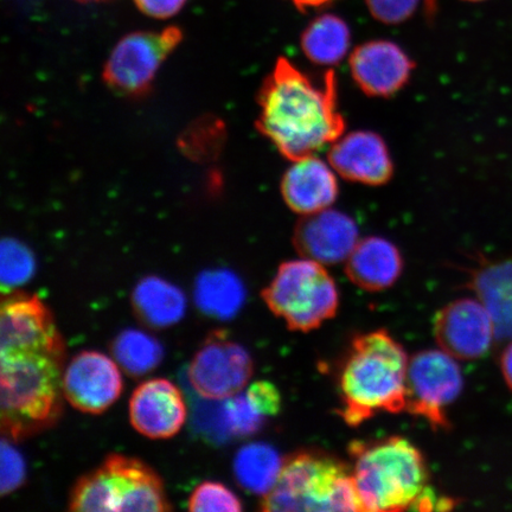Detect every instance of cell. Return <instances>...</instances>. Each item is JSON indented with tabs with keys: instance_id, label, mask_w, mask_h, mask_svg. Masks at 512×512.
I'll return each mask as SVG.
<instances>
[{
	"instance_id": "obj_1",
	"label": "cell",
	"mask_w": 512,
	"mask_h": 512,
	"mask_svg": "<svg viewBox=\"0 0 512 512\" xmlns=\"http://www.w3.org/2000/svg\"><path fill=\"white\" fill-rule=\"evenodd\" d=\"M337 95L334 70L313 79L279 59L259 94V131L292 162L315 156L343 136L345 121Z\"/></svg>"
},
{
	"instance_id": "obj_2",
	"label": "cell",
	"mask_w": 512,
	"mask_h": 512,
	"mask_svg": "<svg viewBox=\"0 0 512 512\" xmlns=\"http://www.w3.org/2000/svg\"><path fill=\"white\" fill-rule=\"evenodd\" d=\"M408 366L405 349L387 331L357 336L339 377L344 421L357 427L380 412H406Z\"/></svg>"
},
{
	"instance_id": "obj_3",
	"label": "cell",
	"mask_w": 512,
	"mask_h": 512,
	"mask_svg": "<svg viewBox=\"0 0 512 512\" xmlns=\"http://www.w3.org/2000/svg\"><path fill=\"white\" fill-rule=\"evenodd\" d=\"M354 478L362 511L438 509L428 486L427 465L419 448L401 437H390L350 447Z\"/></svg>"
},
{
	"instance_id": "obj_4",
	"label": "cell",
	"mask_w": 512,
	"mask_h": 512,
	"mask_svg": "<svg viewBox=\"0 0 512 512\" xmlns=\"http://www.w3.org/2000/svg\"><path fill=\"white\" fill-rule=\"evenodd\" d=\"M63 357L0 356V418L4 437L12 441L32 437L60 418Z\"/></svg>"
},
{
	"instance_id": "obj_5",
	"label": "cell",
	"mask_w": 512,
	"mask_h": 512,
	"mask_svg": "<svg viewBox=\"0 0 512 512\" xmlns=\"http://www.w3.org/2000/svg\"><path fill=\"white\" fill-rule=\"evenodd\" d=\"M267 512L362 511L352 471L320 451H302L284 460L277 484L262 497Z\"/></svg>"
},
{
	"instance_id": "obj_6",
	"label": "cell",
	"mask_w": 512,
	"mask_h": 512,
	"mask_svg": "<svg viewBox=\"0 0 512 512\" xmlns=\"http://www.w3.org/2000/svg\"><path fill=\"white\" fill-rule=\"evenodd\" d=\"M268 309L292 331L316 330L335 317L338 290L325 266L310 259L287 261L262 291Z\"/></svg>"
},
{
	"instance_id": "obj_7",
	"label": "cell",
	"mask_w": 512,
	"mask_h": 512,
	"mask_svg": "<svg viewBox=\"0 0 512 512\" xmlns=\"http://www.w3.org/2000/svg\"><path fill=\"white\" fill-rule=\"evenodd\" d=\"M464 387L457 358L444 350L421 351L409 360L406 412L430 422L435 430L450 427L446 408Z\"/></svg>"
},
{
	"instance_id": "obj_8",
	"label": "cell",
	"mask_w": 512,
	"mask_h": 512,
	"mask_svg": "<svg viewBox=\"0 0 512 512\" xmlns=\"http://www.w3.org/2000/svg\"><path fill=\"white\" fill-rule=\"evenodd\" d=\"M64 355V345L46 304L27 293L6 294L0 309V356Z\"/></svg>"
},
{
	"instance_id": "obj_9",
	"label": "cell",
	"mask_w": 512,
	"mask_h": 512,
	"mask_svg": "<svg viewBox=\"0 0 512 512\" xmlns=\"http://www.w3.org/2000/svg\"><path fill=\"white\" fill-rule=\"evenodd\" d=\"M181 40L182 31L177 27L166 28L162 32H133L125 36L106 63L105 80L120 92L143 93Z\"/></svg>"
},
{
	"instance_id": "obj_10",
	"label": "cell",
	"mask_w": 512,
	"mask_h": 512,
	"mask_svg": "<svg viewBox=\"0 0 512 512\" xmlns=\"http://www.w3.org/2000/svg\"><path fill=\"white\" fill-rule=\"evenodd\" d=\"M253 375V361L227 332L214 331L190 363L189 382L203 399L223 400L239 394Z\"/></svg>"
},
{
	"instance_id": "obj_11",
	"label": "cell",
	"mask_w": 512,
	"mask_h": 512,
	"mask_svg": "<svg viewBox=\"0 0 512 512\" xmlns=\"http://www.w3.org/2000/svg\"><path fill=\"white\" fill-rule=\"evenodd\" d=\"M434 336L441 350L457 360L475 361L488 354L496 328L477 298H462L446 305L434 319Z\"/></svg>"
},
{
	"instance_id": "obj_12",
	"label": "cell",
	"mask_w": 512,
	"mask_h": 512,
	"mask_svg": "<svg viewBox=\"0 0 512 512\" xmlns=\"http://www.w3.org/2000/svg\"><path fill=\"white\" fill-rule=\"evenodd\" d=\"M64 399L83 413L100 414L119 399L123 380L117 364L98 351H82L62 376Z\"/></svg>"
},
{
	"instance_id": "obj_13",
	"label": "cell",
	"mask_w": 512,
	"mask_h": 512,
	"mask_svg": "<svg viewBox=\"0 0 512 512\" xmlns=\"http://www.w3.org/2000/svg\"><path fill=\"white\" fill-rule=\"evenodd\" d=\"M360 241L358 227L347 214L334 209L306 215L294 228L293 243L305 259L324 266L347 261Z\"/></svg>"
},
{
	"instance_id": "obj_14",
	"label": "cell",
	"mask_w": 512,
	"mask_h": 512,
	"mask_svg": "<svg viewBox=\"0 0 512 512\" xmlns=\"http://www.w3.org/2000/svg\"><path fill=\"white\" fill-rule=\"evenodd\" d=\"M414 63L390 41H369L350 56V72L356 85L369 96L387 98L401 91L411 78Z\"/></svg>"
},
{
	"instance_id": "obj_15",
	"label": "cell",
	"mask_w": 512,
	"mask_h": 512,
	"mask_svg": "<svg viewBox=\"0 0 512 512\" xmlns=\"http://www.w3.org/2000/svg\"><path fill=\"white\" fill-rule=\"evenodd\" d=\"M329 164L339 176L371 187L386 184L394 165L386 142L374 132L357 131L331 144Z\"/></svg>"
},
{
	"instance_id": "obj_16",
	"label": "cell",
	"mask_w": 512,
	"mask_h": 512,
	"mask_svg": "<svg viewBox=\"0 0 512 512\" xmlns=\"http://www.w3.org/2000/svg\"><path fill=\"white\" fill-rule=\"evenodd\" d=\"M187 406L174 383L165 379L146 381L134 390L130 420L140 434L150 439H169L182 430Z\"/></svg>"
},
{
	"instance_id": "obj_17",
	"label": "cell",
	"mask_w": 512,
	"mask_h": 512,
	"mask_svg": "<svg viewBox=\"0 0 512 512\" xmlns=\"http://www.w3.org/2000/svg\"><path fill=\"white\" fill-rule=\"evenodd\" d=\"M288 208L306 216L331 208L338 196V183L331 165L315 156L294 160L281 182Z\"/></svg>"
},
{
	"instance_id": "obj_18",
	"label": "cell",
	"mask_w": 512,
	"mask_h": 512,
	"mask_svg": "<svg viewBox=\"0 0 512 512\" xmlns=\"http://www.w3.org/2000/svg\"><path fill=\"white\" fill-rule=\"evenodd\" d=\"M119 498V511H170L162 479L142 460L111 454L104 463Z\"/></svg>"
},
{
	"instance_id": "obj_19",
	"label": "cell",
	"mask_w": 512,
	"mask_h": 512,
	"mask_svg": "<svg viewBox=\"0 0 512 512\" xmlns=\"http://www.w3.org/2000/svg\"><path fill=\"white\" fill-rule=\"evenodd\" d=\"M403 270L402 255L392 242L371 236L358 241L345 261V272L364 291L380 292L392 287Z\"/></svg>"
},
{
	"instance_id": "obj_20",
	"label": "cell",
	"mask_w": 512,
	"mask_h": 512,
	"mask_svg": "<svg viewBox=\"0 0 512 512\" xmlns=\"http://www.w3.org/2000/svg\"><path fill=\"white\" fill-rule=\"evenodd\" d=\"M467 286L489 311L497 338L512 339V259L480 262Z\"/></svg>"
},
{
	"instance_id": "obj_21",
	"label": "cell",
	"mask_w": 512,
	"mask_h": 512,
	"mask_svg": "<svg viewBox=\"0 0 512 512\" xmlns=\"http://www.w3.org/2000/svg\"><path fill=\"white\" fill-rule=\"evenodd\" d=\"M132 304L140 320L156 329L181 322L187 310V298L181 288L156 275L139 281Z\"/></svg>"
},
{
	"instance_id": "obj_22",
	"label": "cell",
	"mask_w": 512,
	"mask_h": 512,
	"mask_svg": "<svg viewBox=\"0 0 512 512\" xmlns=\"http://www.w3.org/2000/svg\"><path fill=\"white\" fill-rule=\"evenodd\" d=\"M194 298L204 315L221 320L232 319L246 300V288L241 279L227 268L208 270L198 275Z\"/></svg>"
},
{
	"instance_id": "obj_23",
	"label": "cell",
	"mask_w": 512,
	"mask_h": 512,
	"mask_svg": "<svg viewBox=\"0 0 512 512\" xmlns=\"http://www.w3.org/2000/svg\"><path fill=\"white\" fill-rule=\"evenodd\" d=\"M300 43L307 59L318 66L332 67L348 54L350 28L341 17L322 15L307 25Z\"/></svg>"
},
{
	"instance_id": "obj_24",
	"label": "cell",
	"mask_w": 512,
	"mask_h": 512,
	"mask_svg": "<svg viewBox=\"0 0 512 512\" xmlns=\"http://www.w3.org/2000/svg\"><path fill=\"white\" fill-rule=\"evenodd\" d=\"M284 459L274 447L252 443L240 448L234 459V475L249 494L264 497L277 484Z\"/></svg>"
},
{
	"instance_id": "obj_25",
	"label": "cell",
	"mask_w": 512,
	"mask_h": 512,
	"mask_svg": "<svg viewBox=\"0 0 512 512\" xmlns=\"http://www.w3.org/2000/svg\"><path fill=\"white\" fill-rule=\"evenodd\" d=\"M112 352L115 361L132 377L149 374L164 356L158 339L134 329L125 330L114 339Z\"/></svg>"
},
{
	"instance_id": "obj_26",
	"label": "cell",
	"mask_w": 512,
	"mask_h": 512,
	"mask_svg": "<svg viewBox=\"0 0 512 512\" xmlns=\"http://www.w3.org/2000/svg\"><path fill=\"white\" fill-rule=\"evenodd\" d=\"M70 511H119V498L113 479L104 465L82 476L69 498Z\"/></svg>"
},
{
	"instance_id": "obj_27",
	"label": "cell",
	"mask_w": 512,
	"mask_h": 512,
	"mask_svg": "<svg viewBox=\"0 0 512 512\" xmlns=\"http://www.w3.org/2000/svg\"><path fill=\"white\" fill-rule=\"evenodd\" d=\"M36 272L31 249L15 238H5L0 246V283L4 296L27 284Z\"/></svg>"
},
{
	"instance_id": "obj_28",
	"label": "cell",
	"mask_w": 512,
	"mask_h": 512,
	"mask_svg": "<svg viewBox=\"0 0 512 512\" xmlns=\"http://www.w3.org/2000/svg\"><path fill=\"white\" fill-rule=\"evenodd\" d=\"M188 509L194 512H239L242 510V504L240 498L226 485L204 482L192 492Z\"/></svg>"
},
{
	"instance_id": "obj_29",
	"label": "cell",
	"mask_w": 512,
	"mask_h": 512,
	"mask_svg": "<svg viewBox=\"0 0 512 512\" xmlns=\"http://www.w3.org/2000/svg\"><path fill=\"white\" fill-rule=\"evenodd\" d=\"M226 408L233 437H249L264 425L265 416L252 405L247 394L226 399Z\"/></svg>"
},
{
	"instance_id": "obj_30",
	"label": "cell",
	"mask_w": 512,
	"mask_h": 512,
	"mask_svg": "<svg viewBox=\"0 0 512 512\" xmlns=\"http://www.w3.org/2000/svg\"><path fill=\"white\" fill-rule=\"evenodd\" d=\"M195 420L198 431L210 440L221 443V441L233 437L228 420L226 399L213 400V403L198 407Z\"/></svg>"
},
{
	"instance_id": "obj_31",
	"label": "cell",
	"mask_w": 512,
	"mask_h": 512,
	"mask_svg": "<svg viewBox=\"0 0 512 512\" xmlns=\"http://www.w3.org/2000/svg\"><path fill=\"white\" fill-rule=\"evenodd\" d=\"M2 478H0V492L2 495H9L14 492L24 483L25 463L22 454L19 453L14 446L11 445L10 440L5 437L2 440Z\"/></svg>"
},
{
	"instance_id": "obj_32",
	"label": "cell",
	"mask_w": 512,
	"mask_h": 512,
	"mask_svg": "<svg viewBox=\"0 0 512 512\" xmlns=\"http://www.w3.org/2000/svg\"><path fill=\"white\" fill-rule=\"evenodd\" d=\"M420 0H366V4L377 21L400 24L414 15Z\"/></svg>"
},
{
	"instance_id": "obj_33",
	"label": "cell",
	"mask_w": 512,
	"mask_h": 512,
	"mask_svg": "<svg viewBox=\"0 0 512 512\" xmlns=\"http://www.w3.org/2000/svg\"><path fill=\"white\" fill-rule=\"evenodd\" d=\"M247 396L252 405L265 416L272 418L279 413L281 396L277 387L267 381H258L247 390Z\"/></svg>"
},
{
	"instance_id": "obj_34",
	"label": "cell",
	"mask_w": 512,
	"mask_h": 512,
	"mask_svg": "<svg viewBox=\"0 0 512 512\" xmlns=\"http://www.w3.org/2000/svg\"><path fill=\"white\" fill-rule=\"evenodd\" d=\"M187 0H134L145 15L165 19L178 14Z\"/></svg>"
},
{
	"instance_id": "obj_35",
	"label": "cell",
	"mask_w": 512,
	"mask_h": 512,
	"mask_svg": "<svg viewBox=\"0 0 512 512\" xmlns=\"http://www.w3.org/2000/svg\"><path fill=\"white\" fill-rule=\"evenodd\" d=\"M501 369L505 383L512 390V341L503 351Z\"/></svg>"
},
{
	"instance_id": "obj_36",
	"label": "cell",
	"mask_w": 512,
	"mask_h": 512,
	"mask_svg": "<svg viewBox=\"0 0 512 512\" xmlns=\"http://www.w3.org/2000/svg\"><path fill=\"white\" fill-rule=\"evenodd\" d=\"M294 6L300 11H306L312 8H320V6L328 5L334 0H290Z\"/></svg>"
},
{
	"instance_id": "obj_37",
	"label": "cell",
	"mask_w": 512,
	"mask_h": 512,
	"mask_svg": "<svg viewBox=\"0 0 512 512\" xmlns=\"http://www.w3.org/2000/svg\"><path fill=\"white\" fill-rule=\"evenodd\" d=\"M79 2H89V0H79ZM94 2H105V0H94Z\"/></svg>"
},
{
	"instance_id": "obj_38",
	"label": "cell",
	"mask_w": 512,
	"mask_h": 512,
	"mask_svg": "<svg viewBox=\"0 0 512 512\" xmlns=\"http://www.w3.org/2000/svg\"><path fill=\"white\" fill-rule=\"evenodd\" d=\"M466 2H484V0H466Z\"/></svg>"
}]
</instances>
